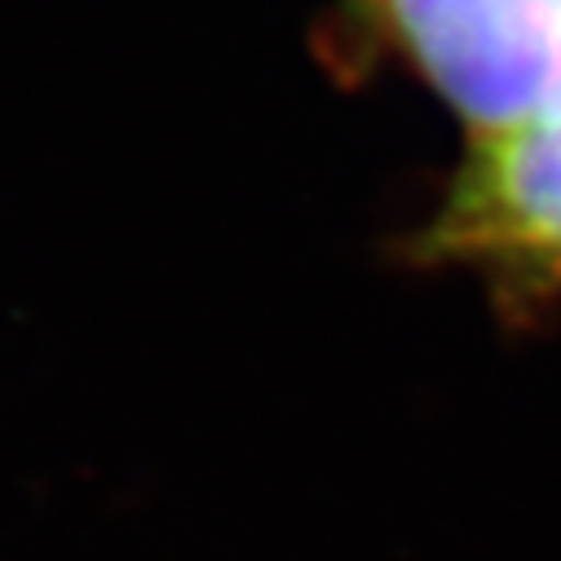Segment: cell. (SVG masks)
Masks as SVG:
<instances>
[{
	"mask_svg": "<svg viewBox=\"0 0 561 561\" xmlns=\"http://www.w3.org/2000/svg\"><path fill=\"white\" fill-rule=\"evenodd\" d=\"M425 248L522 288H561V111L478 137Z\"/></svg>",
	"mask_w": 561,
	"mask_h": 561,
	"instance_id": "cell-2",
	"label": "cell"
},
{
	"mask_svg": "<svg viewBox=\"0 0 561 561\" xmlns=\"http://www.w3.org/2000/svg\"><path fill=\"white\" fill-rule=\"evenodd\" d=\"M376 10L478 137L561 111V0H376Z\"/></svg>",
	"mask_w": 561,
	"mask_h": 561,
	"instance_id": "cell-1",
	"label": "cell"
}]
</instances>
